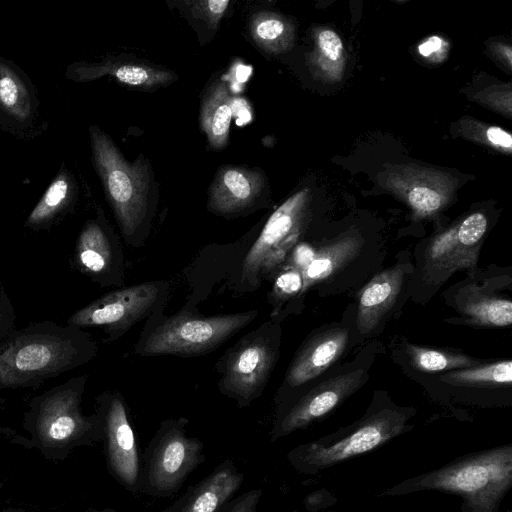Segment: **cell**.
Returning <instances> with one entry per match:
<instances>
[{"label":"cell","mask_w":512,"mask_h":512,"mask_svg":"<svg viewBox=\"0 0 512 512\" xmlns=\"http://www.w3.org/2000/svg\"><path fill=\"white\" fill-rule=\"evenodd\" d=\"M319 45L328 58L331 60L338 59L342 50V42L335 32L330 30L322 31L319 34Z\"/></svg>","instance_id":"cell-32"},{"label":"cell","mask_w":512,"mask_h":512,"mask_svg":"<svg viewBox=\"0 0 512 512\" xmlns=\"http://www.w3.org/2000/svg\"><path fill=\"white\" fill-rule=\"evenodd\" d=\"M302 200L298 194L270 216L244 259L243 282L256 284L262 276L273 272L284 262L300 235Z\"/></svg>","instance_id":"cell-7"},{"label":"cell","mask_w":512,"mask_h":512,"mask_svg":"<svg viewBox=\"0 0 512 512\" xmlns=\"http://www.w3.org/2000/svg\"><path fill=\"white\" fill-rule=\"evenodd\" d=\"M461 311L473 323L485 326L504 327L512 322V303L509 299L499 298L479 292L467 296Z\"/></svg>","instance_id":"cell-23"},{"label":"cell","mask_w":512,"mask_h":512,"mask_svg":"<svg viewBox=\"0 0 512 512\" xmlns=\"http://www.w3.org/2000/svg\"><path fill=\"white\" fill-rule=\"evenodd\" d=\"M402 265L377 274L360 292L357 325L361 332H371L394 304L403 284Z\"/></svg>","instance_id":"cell-17"},{"label":"cell","mask_w":512,"mask_h":512,"mask_svg":"<svg viewBox=\"0 0 512 512\" xmlns=\"http://www.w3.org/2000/svg\"><path fill=\"white\" fill-rule=\"evenodd\" d=\"M407 354L412 366L422 372L435 373L463 369L478 365V360L465 354L452 353L407 344Z\"/></svg>","instance_id":"cell-24"},{"label":"cell","mask_w":512,"mask_h":512,"mask_svg":"<svg viewBox=\"0 0 512 512\" xmlns=\"http://www.w3.org/2000/svg\"><path fill=\"white\" fill-rule=\"evenodd\" d=\"M441 44H442L441 38H439L437 36H433V37L429 38L426 42L422 43L419 46L418 50L422 56L427 57V56L431 55L432 53H434L435 51L439 50L441 47Z\"/></svg>","instance_id":"cell-34"},{"label":"cell","mask_w":512,"mask_h":512,"mask_svg":"<svg viewBox=\"0 0 512 512\" xmlns=\"http://www.w3.org/2000/svg\"><path fill=\"white\" fill-rule=\"evenodd\" d=\"M305 512H318V511H305ZM329 512H333V511H329Z\"/></svg>","instance_id":"cell-35"},{"label":"cell","mask_w":512,"mask_h":512,"mask_svg":"<svg viewBox=\"0 0 512 512\" xmlns=\"http://www.w3.org/2000/svg\"><path fill=\"white\" fill-rule=\"evenodd\" d=\"M15 320L13 306L0 283V343L15 331Z\"/></svg>","instance_id":"cell-31"},{"label":"cell","mask_w":512,"mask_h":512,"mask_svg":"<svg viewBox=\"0 0 512 512\" xmlns=\"http://www.w3.org/2000/svg\"><path fill=\"white\" fill-rule=\"evenodd\" d=\"M409 203L420 213H430L437 210L442 198L436 191L426 187H416L408 195Z\"/></svg>","instance_id":"cell-29"},{"label":"cell","mask_w":512,"mask_h":512,"mask_svg":"<svg viewBox=\"0 0 512 512\" xmlns=\"http://www.w3.org/2000/svg\"><path fill=\"white\" fill-rule=\"evenodd\" d=\"M158 293L156 283L112 291L77 310L67 324L78 328L103 327L110 332L126 330L149 311Z\"/></svg>","instance_id":"cell-8"},{"label":"cell","mask_w":512,"mask_h":512,"mask_svg":"<svg viewBox=\"0 0 512 512\" xmlns=\"http://www.w3.org/2000/svg\"><path fill=\"white\" fill-rule=\"evenodd\" d=\"M104 76H110L124 85L143 90L166 86L176 78L170 70L116 58H106L95 63L75 62L69 65L65 72L67 79L76 82L92 81Z\"/></svg>","instance_id":"cell-14"},{"label":"cell","mask_w":512,"mask_h":512,"mask_svg":"<svg viewBox=\"0 0 512 512\" xmlns=\"http://www.w3.org/2000/svg\"><path fill=\"white\" fill-rule=\"evenodd\" d=\"M37 108V98L25 74L0 57V111L13 122L24 124L33 119Z\"/></svg>","instance_id":"cell-19"},{"label":"cell","mask_w":512,"mask_h":512,"mask_svg":"<svg viewBox=\"0 0 512 512\" xmlns=\"http://www.w3.org/2000/svg\"><path fill=\"white\" fill-rule=\"evenodd\" d=\"M512 484V445L462 456L445 466L404 480L381 495L436 490L463 498L472 512H494Z\"/></svg>","instance_id":"cell-2"},{"label":"cell","mask_w":512,"mask_h":512,"mask_svg":"<svg viewBox=\"0 0 512 512\" xmlns=\"http://www.w3.org/2000/svg\"><path fill=\"white\" fill-rule=\"evenodd\" d=\"M95 169L125 235L133 234L147 212L149 174L141 156L128 162L112 139L95 125L90 126Z\"/></svg>","instance_id":"cell-5"},{"label":"cell","mask_w":512,"mask_h":512,"mask_svg":"<svg viewBox=\"0 0 512 512\" xmlns=\"http://www.w3.org/2000/svg\"><path fill=\"white\" fill-rule=\"evenodd\" d=\"M303 280L300 272L294 268L283 270L276 278L274 294L280 299H286L302 292Z\"/></svg>","instance_id":"cell-28"},{"label":"cell","mask_w":512,"mask_h":512,"mask_svg":"<svg viewBox=\"0 0 512 512\" xmlns=\"http://www.w3.org/2000/svg\"><path fill=\"white\" fill-rule=\"evenodd\" d=\"M262 488L250 489L237 497H233L220 512H258L257 506L262 497ZM291 512H298L293 510Z\"/></svg>","instance_id":"cell-30"},{"label":"cell","mask_w":512,"mask_h":512,"mask_svg":"<svg viewBox=\"0 0 512 512\" xmlns=\"http://www.w3.org/2000/svg\"><path fill=\"white\" fill-rule=\"evenodd\" d=\"M195 18L203 20L211 29H215L225 14L227 0H197L188 3Z\"/></svg>","instance_id":"cell-27"},{"label":"cell","mask_w":512,"mask_h":512,"mask_svg":"<svg viewBox=\"0 0 512 512\" xmlns=\"http://www.w3.org/2000/svg\"><path fill=\"white\" fill-rule=\"evenodd\" d=\"M441 380L453 385L466 386L511 384L512 362L503 360L486 365L457 369L442 375Z\"/></svg>","instance_id":"cell-25"},{"label":"cell","mask_w":512,"mask_h":512,"mask_svg":"<svg viewBox=\"0 0 512 512\" xmlns=\"http://www.w3.org/2000/svg\"><path fill=\"white\" fill-rule=\"evenodd\" d=\"M75 192L72 176L62 168L30 212L25 226L32 230L50 227L70 207Z\"/></svg>","instance_id":"cell-22"},{"label":"cell","mask_w":512,"mask_h":512,"mask_svg":"<svg viewBox=\"0 0 512 512\" xmlns=\"http://www.w3.org/2000/svg\"><path fill=\"white\" fill-rule=\"evenodd\" d=\"M185 418L162 422L141 454L140 494L174 495L204 461V443L188 436Z\"/></svg>","instance_id":"cell-4"},{"label":"cell","mask_w":512,"mask_h":512,"mask_svg":"<svg viewBox=\"0 0 512 512\" xmlns=\"http://www.w3.org/2000/svg\"><path fill=\"white\" fill-rule=\"evenodd\" d=\"M102 430L110 473L128 492L140 494V449L125 404L119 395H113L105 405Z\"/></svg>","instance_id":"cell-9"},{"label":"cell","mask_w":512,"mask_h":512,"mask_svg":"<svg viewBox=\"0 0 512 512\" xmlns=\"http://www.w3.org/2000/svg\"><path fill=\"white\" fill-rule=\"evenodd\" d=\"M357 251L353 241L337 242L319 249L307 245L298 246L294 252V262L303 280L302 292L308 286L331 276L347 264Z\"/></svg>","instance_id":"cell-18"},{"label":"cell","mask_w":512,"mask_h":512,"mask_svg":"<svg viewBox=\"0 0 512 512\" xmlns=\"http://www.w3.org/2000/svg\"><path fill=\"white\" fill-rule=\"evenodd\" d=\"M362 379L363 371L356 370L315 386L276 419L270 441L303 429L328 414L359 387Z\"/></svg>","instance_id":"cell-10"},{"label":"cell","mask_w":512,"mask_h":512,"mask_svg":"<svg viewBox=\"0 0 512 512\" xmlns=\"http://www.w3.org/2000/svg\"><path fill=\"white\" fill-rule=\"evenodd\" d=\"M410 417L408 411L400 408H374L347 427L293 447L288 451L286 459L297 473L316 475L377 449L410 430Z\"/></svg>","instance_id":"cell-3"},{"label":"cell","mask_w":512,"mask_h":512,"mask_svg":"<svg viewBox=\"0 0 512 512\" xmlns=\"http://www.w3.org/2000/svg\"><path fill=\"white\" fill-rule=\"evenodd\" d=\"M243 482L244 473L227 458L159 512H220Z\"/></svg>","instance_id":"cell-13"},{"label":"cell","mask_w":512,"mask_h":512,"mask_svg":"<svg viewBox=\"0 0 512 512\" xmlns=\"http://www.w3.org/2000/svg\"><path fill=\"white\" fill-rule=\"evenodd\" d=\"M348 332L344 328L329 329L316 335L292 362L286 381L298 387L322 374L344 351Z\"/></svg>","instance_id":"cell-16"},{"label":"cell","mask_w":512,"mask_h":512,"mask_svg":"<svg viewBox=\"0 0 512 512\" xmlns=\"http://www.w3.org/2000/svg\"><path fill=\"white\" fill-rule=\"evenodd\" d=\"M275 358L272 347L260 338L243 343L230 354L222 388L247 405L264 387Z\"/></svg>","instance_id":"cell-11"},{"label":"cell","mask_w":512,"mask_h":512,"mask_svg":"<svg viewBox=\"0 0 512 512\" xmlns=\"http://www.w3.org/2000/svg\"><path fill=\"white\" fill-rule=\"evenodd\" d=\"M256 312L214 317L182 314L169 319L152 332L141 346L147 355H190L210 350L246 326Z\"/></svg>","instance_id":"cell-6"},{"label":"cell","mask_w":512,"mask_h":512,"mask_svg":"<svg viewBox=\"0 0 512 512\" xmlns=\"http://www.w3.org/2000/svg\"><path fill=\"white\" fill-rule=\"evenodd\" d=\"M78 269L90 277L105 275L112 265V247L109 238L96 221H88L82 228L74 251Z\"/></svg>","instance_id":"cell-21"},{"label":"cell","mask_w":512,"mask_h":512,"mask_svg":"<svg viewBox=\"0 0 512 512\" xmlns=\"http://www.w3.org/2000/svg\"><path fill=\"white\" fill-rule=\"evenodd\" d=\"M249 29L253 41L267 52H278L287 42V24L272 12L255 13L250 19Z\"/></svg>","instance_id":"cell-26"},{"label":"cell","mask_w":512,"mask_h":512,"mask_svg":"<svg viewBox=\"0 0 512 512\" xmlns=\"http://www.w3.org/2000/svg\"><path fill=\"white\" fill-rule=\"evenodd\" d=\"M487 229V219L481 213L468 216L460 226L435 238L426 249L425 259L434 271L452 273L472 268Z\"/></svg>","instance_id":"cell-12"},{"label":"cell","mask_w":512,"mask_h":512,"mask_svg":"<svg viewBox=\"0 0 512 512\" xmlns=\"http://www.w3.org/2000/svg\"><path fill=\"white\" fill-rule=\"evenodd\" d=\"M488 140L501 147L510 148L512 145V138L510 134L498 127H490L487 130Z\"/></svg>","instance_id":"cell-33"},{"label":"cell","mask_w":512,"mask_h":512,"mask_svg":"<svg viewBox=\"0 0 512 512\" xmlns=\"http://www.w3.org/2000/svg\"><path fill=\"white\" fill-rule=\"evenodd\" d=\"M233 117V100L224 82H216L208 90L201 105L200 120L210 145L224 147L229 138Z\"/></svg>","instance_id":"cell-20"},{"label":"cell","mask_w":512,"mask_h":512,"mask_svg":"<svg viewBox=\"0 0 512 512\" xmlns=\"http://www.w3.org/2000/svg\"><path fill=\"white\" fill-rule=\"evenodd\" d=\"M264 186L263 175L245 167L227 166L220 169L212 183L209 207L227 214L251 205Z\"/></svg>","instance_id":"cell-15"},{"label":"cell","mask_w":512,"mask_h":512,"mask_svg":"<svg viewBox=\"0 0 512 512\" xmlns=\"http://www.w3.org/2000/svg\"><path fill=\"white\" fill-rule=\"evenodd\" d=\"M94 342L81 328L30 323L0 343V388L38 387L90 361Z\"/></svg>","instance_id":"cell-1"}]
</instances>
